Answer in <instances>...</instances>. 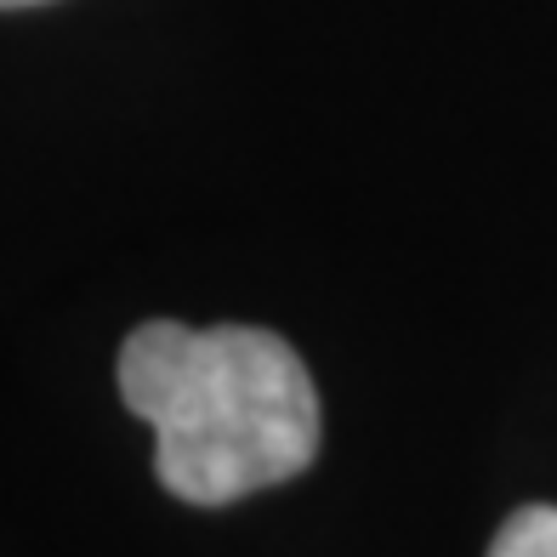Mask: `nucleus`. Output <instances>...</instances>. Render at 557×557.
Instances as JSON below:
<instances>
[{"instance_id":"nucleus-1","label":"nucleus","mask_w":557,"mask_h":557,"mask_svg":"<svg viewBox=\"0 0 557 557\" xmlns=\"http://www.w3.org/2000/svg\"><path fill=\"white\" fill-rule=\"evenodd\" d=\"M120 398L154 426V478L188 506H234L313 467L324 416L301 352L257 324L148 319L120 342Z\"/></svg>"},{"instance_id":"nucleus-2","label":"nucleus","mask_w":557,"mask_h":557,"mask_svg":"<svg viewBox=\"0 0 557 557\" xmlns=\"http://www.w3.org/2000/svg\"><path fill=\"white\" fill-rule=\"evenodd\" d=\"M490 557H557V506H518L495 529Z\"/></svg>"},{"instance_id":"nucleus-3","label":"nucleus","mask_w":557,"mask_h":557,"mask_svg":"<svg viewBox=\"0 0 557 557\" xmlns=\"http://www.w3.org/2000/svg\"><path fill=\"white\" fill-rule=\"evenodd\" d=\"M23 7H46V0H0V12H23Z\"/></svg>"}]
</instances>
